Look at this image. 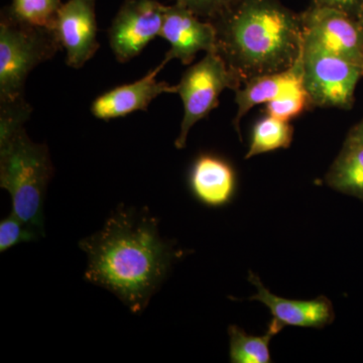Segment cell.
I'll return each mask as SVG.
<instances>
[{
	"instance_id": "cell-1",
	"label": "cell",
	"mask_w": 363,
	"mask_h": 363,
	"mask_svg": "<svg viewBox=\"0 0 363 363\" xmlns=\"http://www.w3.org/2000/svg\"><path fill=\"white\" fill-rule=\"evenodd\" d=\"M87 255L84 278L142 314L183 252L164 240L147 208L119 205L99 231L79 242Z\"/></svg>"
},
{
	"instance_id": "cell-2",
	"label": "cell",
	"mask_w": 363,
	"mask_h": 363,
	"mask_svg": "<svg viewBox=\"0 0 363 363\" xmlns=\"http://www.w3.org/2000/svg\"><path fill=\"white\" fill-rule=\"evenodd\" d=\"M215 52L241 83L293 68L303 52L301 13L279 0H238L210 21Z\"/></svg>"
},
{
	"instance_id": "cell-3",
	"label": "cell",
	"mask_w": 363,
	"mask_h": 363,
	"mask_svg": "<svg viewBox=\"0 0 363 363\" xmlns=\"http://www.w3.org/2000/svg\"><path fill=\"white\" fill-rule=\"evenodd\" d=\"M54 166L45 143L30 140L25 128L0 140V187L13 201V213L45 236L44 204Z\"/></svg>"
},
{
	"instance_id": "cell-4",
	"label": "cell",
	"mask_w": 363,
	"mask_h": 363,
	"mask_svg": "<svg viewBox=\"0 0 363 363\" xmlns=\"http://www.w3.org/2000/svg\"><path fill=\"white\" fill-rule=\"evenodd\" d=\"M62 49L52 28L16 20L4 9L0 16V102L25 97L28 74Z\"/></svg>"
},
{
	"instance_id": "cell-5",
	"label": "cell",
	"mask_w": 363,
	"mask_h": 363,
	"mask_svg": "<svg viewBox=\"0 0 363 363\" xmlns=\"http://www.w3.org/2000/svg\"><path fill=\"white\" fill-rule=\"evenodd\" d=\"M241 86L242 83L216 52H206L201 61L188 68L176 85V93L180 95L184 106L180 133L175 142L177 149L186 147L191 128L218 106L224 90L236 91Z\"/></svg>"
},
{
	"instance_id": "cell-6",
	"label": "cell",
	"mask_w": 363,
	"mask_h": 363,
	"mask_svg": "<svg viewBox=\"0 0 363 363\" xmlns=\"http://www.w3.org/2000/svg\"><path fill=\"white\" fill-rule=\"evenodd\" d=\"M303 84L312 107L350 109L363 68L303 42Z\"/></svg>"
},
{
	"instance_id": "cell-7",
	"label": "cell",
	"mask_w": 363,
	"mask_h": 363,
	"mask_svg": "<svg viewBox=\"0 0 363 363\" xmlns=\"http://www.w3.org/2000/svg\"><path fill=\"white\" fill-rule=\"evenodd\" d=\"M301 18L305 43L363 68V26L359 21L337 9L311 4Z\"/></svg>"
},
{
	"instance_id": "cell-8",
	"label": "cell",
	"mask_w": 363,
	"mask_h": 363,
	"mask_svg": "<svg viewBox=\"0 0 363 363\" xmlns=\"http://www.w3.org/2000/svg\"><path fill=\"white\" fill-rule=\"evenodd\" d=\"M166 6L157 0H123L108 30L109 45L117 62L135 59L160 37Z\"/></svg>"
},
{
	"instance_id": "cell-9",
	"label": "cell",
	"mask_w": 363,
	"mask_h": 363,
	"mask_svg": "<svg viewBox=\"0 0 363 363\" xmlns=\"http://www.w3.org/2000/svg\"><path fill=\"white\" fill-rule=\"evenodd\" d=\"M95 4L96 0H68L57 14L52 30L71 68H82L99 49Z\"/></svg>"
},
{
	"instance_id": "cell-10",
	"label": "cell",
	"mask_w": 363,
	"mask_h": 363,
	"mask_svg": "<svg viewBox=\"0 0 363 363\" xmlns=\"http://www.w3.org/2000/svg\"><path fill=\"white\" fill-rule=\"evenodd\" d=\"M160 37L171 45L162 60L166 64L177 59L183 65H190L198 52L216 50V30L212 23L198 18L177 2L166 6Z\"/></svg>"
},
{
	"instance_id": "cell-11",
	"label": "cell",
	"mask_w": 363,
	"mask_h": 363,
	"mask_svg": "<svg viewBox=\"0 0 363 363\" xmlns=\"http://www.w3.org/2000/svg\"><path fill=\"white\" fill-rule=\"evenodd\" d=\"M167 64L164 61L145 77L118 86L98 96L91 105L93 116L102 121L119 118L135 111H147L150 104L160 95L176 93V85L157 81V76Z\"/></svg>"
},
{
	"instance_id": "cell-12",
	"label": "cell",
	"mask_w": 363,
	"mask_h": 363,
	"mask_svg": "<svg viewBox=\"0 0 363 363\" xmlns=\"http://www.w3.org/2000/svg\"><path fill=\"white\" fill-rule=\"evenodd\" d=\"M248 281L257 289V295L250 300L259 301L269 308L272 315L271 322L279 331L286 326L323 328L333 322V306L324 296L310 301L289 300L269 292L252 272Z\"/></svg>"
},
{
	"instance_id": "cell-13",
	"label": "cell",
	"mask_w": 363,
	"mask_h": 363,
	"mask_svg": "<svg viewBox=\"0 0 363 363\" xmlns=\"http://www.w3.org/2000/svg\"><path fill=\"white\" fill-rule=\"evenodd\" d=\"M193 194L203 204L220 207L230 202L235 190V175L221 157L203 155L196 160L190 174Z\"/></svg>"
},
{
	"instance_id": "cell-14",
	"label": "cell",
	"mask_w": 363,
	"mask_h": 363,
	"mask_svg": "<svg viewBox=\"0 0 363 363\" xmlns=\"http://www.w3.org/2000/svg\"><path fill=\"white\" fill-rule=\"evenodd\" d=\"M301 81H303L302 56L298 63L289 70L272 75L259 76L243 83L240 89L235 91L238 112L233 119L234 128L240 138L241 119L252 107L262 104H267L276 99Z\"/></svg>"
},
{
	"instance_id": "cell-15",
	"label": "cell",
	"mask_w": 363,
	"mask_h": 363,
	"mask_svg": "<svg viewBox=\"0 0 363 363\" xmlns=\"http://www.w3.org/2000/svg\"><path fill=\"white\" fill-rule=\"evenodd\" d=\"M329 187L363 201V143L346 138L326 176Z\"/></svg>"
},
{
	"instance_id": "cell-16",
	"label": "cell",
	"mask_w": 363,
	"mask_h": 363,
	"mask_svg": "<svg viewBox=\"0 0 363 363\" xmlns=\"http://www.w3.org/2000/svg\"><path fill=\"white\" fill-rule=\"evenodd\" d=\"M279 332L269 325L267 333L262 336L248 335L240 327L231 325L228 328L230 338V362L233 363H269L271 339Z\"/></svg>"
},
{
	"instance_id": "cell-17",
	"label": "cell",
	"mask_w": 363,
	"mask_h": 363,
	"mask_svg": "<svg viewBox=\"0 0 363 363\" xmlns=\"http://www.w3.org/2000/svg\"><path fill=\"white\" fill-rule=\"evenodd\" d=\"M294 128L290 123L267 116L260 119L253 128L252 140L245 159L264 152L288 149L292 143Z\"/></svg>"
},
{
	"instance_id": "cell-18",
	"label": "cell",
	"mask_w": 363,
	"mask_h": 363,
	"mask_svg": "<svg viewBox=\"0 0 363 363\" xmlns=\"http://www.w3.org/2000/svg\"><path fill=\"white\" fill-rule=\"evenodd\" d=\"M62 0H11V6L4 7L16 20L52 28Z\"/></svg>"
},
{
	"instance_id": "cell-19",
	"label": "cell",
	"mask_w": 363,
	"mask_h": 363,
	"mask_svg": "<svg viewBox=\"0 0 363 363\" xmlns=\"http://www.w3.org/2000/svg\"><path fill=\"white\" fill-rule=\"evenodd\" d=\"M310 107H312L311 101L308 96L303 81H301L276 99L267 102L266 113L267 116L290 121L291 119L308 111Z\"/></svg>"
},
{
	"instance_id": "cell-20",
	"label": "cell",
	"mask_w": 363,
	"mask_h": 363,
	"mask_svg": "<svg viewBox=\"0 0 363 363\" xmlns=\"http://www.w3.org/2000/svg\"><path fill=\"white\" fill-rule=\"evenodd\" d=\"M32 111L33 107L25 97L13 101L0 102V140L25 128Z\"/></svg>"
},
{
	"instance_id": "cell-21",
	"label": "cell",
	"mask_w": 363,
	"mask_h": 363,
	"mask_svg": "<svg viewBox=\"0 0 363 363\" xmlns=\"http://www.w3.org/2000/svg\"><path fill=\"white\" fill-rule=\"evenodd\" d=\"M42 236L11 212V215L0 221V252H6L18 243L37 240Z\"/></svg>"
},
{
	"instance_id": "cell-22",
	"label": "cell",
	"mask_w": 363,
	"mask_h": 363,
	"mask_svg": "<svg viewBox=\"0 0 363 363\" xmlns=\"http://www.w3.org/2000/svg\"><path fill=\"white\" fill-rule=\"evenodd\" d=\"M238 0H176L177 4L186 7L198 18L213 21L228 11Z\"/></svg>"
},
{
	"instance_id": "cell-23",
	"label": "cell",
	"mask_w": 363,
	"mask_h": 363,
	"mask_svg": "<svg viewBox=\"0 0 363 363\" xmlns=\"http://www.w3.org/2000/svg\"><path fill=\"white\" fill-rule=\"evenodd\" d=\"M310 4L337 9L358 21L363 13V0H311Z\"/></svg>"
},
{
	"instance_id": "cell-24",
	"label": "cell",
	"mask_w": 363,
	"mask_h": 363,
	"mask_svg": "<svg viewBox=\"0 0 363 363\" xmlns=\"http://www.w3.org/2000/svg\"><path fill=\"white\" fill-rule=\"evenodd\" d=\"M347 138L353 140H357L358 143H363V119L350 130Z\"/></svg>"
},
{
	"instance_id": "cell-25",
	"label": "cell",
	"mask_w": 363,
	"mask_h": 363,
	"mask_svg": "<svg viewBox=\"0 0 363 363\" xmlns=\"http://www.w3.org/2000/svg\"><path fill=\"white\" fill-rule=\"evenodd\" d=\"M359 21H360V23H362V25L363 26V13H362V16H360Z\"/></svg>"
}]
</instances>
